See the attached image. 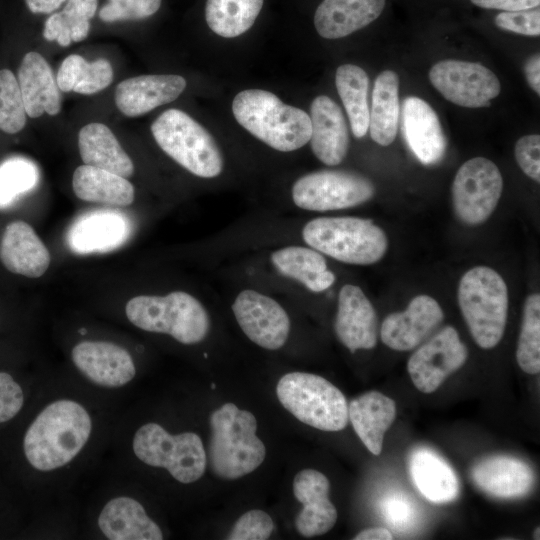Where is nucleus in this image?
Returning <instances> with one entry per match:
<instances>
[{"instance_id": "obj_1", "label": "nucleus", "mask_w": 540, "mask_h": 540, "mask_svg": "<svg viewBox=\"0 0 540 540\" xmlns=\"http://www.w3.org/2000/svg\"><path fill=\"white\" fill-rule=\"evenodd\" d=\"M78 382H46L21 440L26 465L44 493L61 489L104 443L116 425L106 401Z\"/></svg>"}, {"instance_id": "obj_2", "label": "nucleus", "mask_w": 540, "mask_h": 540, "mask_svg": "<svg viewBox=\"0 0 540 540\" xmlns=\"http://www.w3.org/2000/svg\"><path fill=\"white\" fill-rule=\"evenodd\" d=\"M121 452L149 468L163 469L177 482L199 480L206 469L207 456L200 436L192 431L171 433L162 424L148 421L137 426L127 438L119 436Z\"/></svg>"}, {"instance_id": "obj_3", "label": "nucleus", "mask_w": 540, "mask_h": 540, "mask_svg": "<svg viewBox=\"0 0 540 540\" xmlns=\"http://www.w3.org/2000/svg\"><path fill=\"white\" fill-rule=\"evenodd\" d=\"M232 112L241 126L275 150L294 151L310 140V116L283 103L272 92L241 91L232 102Z\"/></svg>"}, {"instance_id": "obj_4", "label": "nucleus", "mask_w": 540, "mask_h": 540, "mask_svg": "<svg viewBox=\"0 0 540 540\" xmlns=\"http://www.w3.org/2000/svg\"><path fill=\"white\" fill-rule=\"evenodd\" d=\"M208 459L212 472L223 479H237L259 467L266 448L257 437L255 416L225 403L210 416Z\"/></svg>"}, {"instance_id": "obj_5", "label": "nucleus", "mask_w": 540, "mask_h": 540, "mask_svg": "<svg viewBox=\"0 0 540 540\" xmlns=\"http://www.w3.org/2000/svg\"><path fill=\"white\" fill-rule=\"evenodd\" d=\"M125 315L136 328L169 335L184 345L203 341L210 328L205 307L184 291H174L165 296H135L127 302Z\"/></svg>"}, {"instance_id": "obj_6", "label": "nucleus", "mask_w": 540, "mask_h": 540, "mask_svg": "<svg viewBox=\"0 0 540 540\" xmlns=\"http://www.w3.org/2000/svg\"><path fill=\"white\" fill-rule=\"evenodd\" d=\"M307 245L335 260L370 265L385 255L388 240L371 220L359 217H318L302 229Z\"/></svg>"}, {"instance_id": "obj_7", "label": "nucleus", "mask_w": 540, "mask_h": 540, "mask_svg": "<svg viewBox=\"0 0 540 540\" xmlns=\"http://www.w3.org/2000/svg\"><path fill=\"white\" fill-rule=\"evenodd\" d=\"M458 303L474 341L483 349L495 347L504 334L508 290L494 269L477 266L460 280Z\"/></svg>"}, {"instance_id": "obj_8", "label": "nucleus", "mask_w": 540, "mask_h": 540, "mask_svg": "<svg viewBox=\"0 0 540 540\" xmlns=\"http://www.w3.org/2000/svg\"><path fill=\"white\" fill-rule=\"evenodd\" d=\"M151 132L159 147L192 174L214 178L222 172L223 157L215 139L184 111H164Z\"/></svg>"}, {"instance_id": "obj_9", "label": "nucleus", "mask_w": 540, "mask_h": 540, "mask_svg": "<svg viewBox=\"0 0 540 540\" xmlns=\"http://www.w3.org/2000/svg\"><path fill=\"white\" fill-rule=\"evenodd\" d=\"M283 407L302 423L322 431H340L348 424L343 393L325 378L305 372L285 374L277 383Z\"/></svg>"}, {"instance_id": "obj_10", "label": "nucleus", "mask_w": 540, "mask_h": 540, "mask_svg": "<svg viewBox=\"0 0 540 540\" xmlns=\"http://www.w3.org/2000/svg\"><path fill=\"white\" fill-rule=\"evenodd\" d=\"M70 360L80 385L103 397L125 392L138 370L131 352L108 340L84 339L74 344Z\"/></svg>"}, {"instance_id": "obj_11", "label": "nucleus", "mask_w": 540, "mask_h": 540, "mask_svg": "<svg viewBox=\"0 0 540 540\" xmlns=\"http://www.w3.org/2000/svg\"><path fill=\"white\" fill-rule=\"evenodd\" d=\"M90 535L105 540H161L164 533L143 502L126 490L110 488L95 502L87 517Z\"/></svg>"}, {"instance_id": "obj_12", "label": "nucleus", "mask_w": 540, "mask_h": 540, "mask_svg": "<svg viewBox=\"0 0 540 540\" xmlns=\"http://www.w3.org/2000/svg\"><path fill=\"white\" fill-rule=\"evenodd\" d=\"M292 200L304 210L325 212L358 206L375 193L366 177L341 170H321L300 177L293 184Z\"/></svg>"}, {"instance_id": "obj_13", "label": "nucleus", "mask_w": 540, "mask_h": 540, "mask_svg": "<svg viewBox=\"0 0 540 540\" xmlns=\"http://www.w3.org/2000/svg\"><path fill=\"white\" fill-rule=\"evenodd\" d=\"M503 190V178L494 162L474 157L458 169L452 184L456 216L474 226L485 222L495 210Z\"/></svg>"}, {"instance_id": "obj_14", "label": "nucleus", "mask_w": 540, "mask_h": 540, "mask_svg": "<svg viewBox=\"0 0 540 540\" xmlns=\"http://www.w3.org/2000/svg\"><path fill=\"white\" fill-rule=\"evenodd\" d=\"M429 80L446 100L467 108L489 106L501 91L497 76L477 62L439 61L431 67Z\"/></svg>"}, {"instance_id": "obj_15", "label": "nucleus", "mask_w": 540, "mask_h": 540, "mask_svg": "<svg viewBox=\"0 0 540 540\" xmlns=\"http://www.w3.org/2000/svg\"><path fill=\"white\" fill-rule=\"evenodd\" d=\"M468 351L452 326H446L409 358L407 370L414 386L432 393L466 361Z\"/></svg>"}, {"instance_id": "obj_16", "label": "nucleus", "mask_w": 540, "mask_h": 540, "mask_svg": "<svg viewBox=\"0 0 540 540\" xmlns=\"http://www.w3.org/2000/svg\"><path fill=\"white\" fill-rule=\"evenodd\" d=\"M232 311L244 334L256 345L277 350L286 343L290 332L289 316L270 296L245 289L236 296Z\"/></svg>"}, {"instance_id": "obj_17", "label": "nucleus", "mask_w": 540, "mask_h": 540, "mask_svg": "<svg viewBox=\"0 0 540 540\" xmlns=\"http://www.w3.org/2000/svg\"><path fill=\"white\" fill-rule=\"evenodd\" d=\"M438 302L428 295L414 297L403 312L389 314L380 329L382 342L396 351L417 347L443 320Z\"/></svg>"}, {"instance_id": "obj_18", "label": "nucleus", "mask_w": 540, "mask_h": 540, "mask_svg": "<svg viewBox=\"0 0 540 540\" xmlns=\"http://www.w3.org/2000/svg\"><path fill=\"white\" fill-rule=\"evenodd\" d=\"M334 330L339 341L351 352L376 346L377 315L360 287L346 284L340 289Z\"/></svg>"}, {"instance_id": "obj_19", "label": "nucleus", "mask_w": 540, "mask_h": 540, "mask_svg": "<svg viewBox=\"0 0 540 540\" xmlns=\"http://www.w3.org/2000/svg\"><path fill=\"white\" fill-rule=\"evenodd\" d=\"M329 489V480L320 471L304 469L294 477L293 494L303 506L295 526L302 536L323 535L335 525L337 510L329 499Z\"/></svg>"}, {"instance_id": "obj_20", "label": "nucleus", "mask_w": 540, "mask_h": 540, "mask_svg": "<svg viewBox=\"0 0 540 540\" xmlns=\"http://www.w3.org/2000/svg\"><path fill=\"white\" fill-rule=\"evenodd\" d=\"M131 225L120 212L98 210L83 214L70 226L67 244L77 254L105 253L122 246Z\"/></svg>"}, {"instance_id": "obj_21", "label": "nucleus", "mask_w": 540, "mask_h": 540, "mask_svg": "<svg viewBox=\"0 0 540 540\" xmlns=\"http://www.w3.org/2000/svg\"><path fill=\"white\" fill-rule=\"evenodd\" d=\"M180 75H141L121 81L115 89V103L128 117L143 115L177 99L186 88Z\"/></svg>"}, {"instance_id": "obj_22", "label": "nucleus", "mask_w": 540, "mask_h": 540, "mask_svg": "<svg viewBox=\"0 0 540 540\" xmlns=\"http://www.w3.org/2000/svg\"><path fill=\"white\" fill-rule=\"evenodd\" d=\"M310 143L314 155L324 164H340L349 147L347 124L341 108L325 95L316 97L310 109Z\"/></svg>"}, {"instance_id": "obj_23", "label": "nucleus", "mask_w": 540, "mask_h": 540, "mask_svg": "<svg viewBox=\"0 0 540 540\" xmlns=\"http://www.w3.org/2000/svg\"><path fill=\"white\" fill-rule=\"evenodd\" d=\"M402 115L404 135L415 156L426 165L438 163L447 141L434 109L425 100L412 96L404 100Z\"/></svg>"}, {"instance_id": "obj_24", "label": "nucleus", "mask_w": 540, "mask_h": 540, "mask_svg": "<svg viewBox=\"0 0 540 540\" xmlns=\"http://www.w3.org/2000/svg\"><path fill=\"white\" fill-rule=\"evenodd\" d=\"M0 260L4 267L14 274L38 278L47 271L51 256L28 223L14 221L5 227L2 234Z\"/></svg>"}, {"instance_id": "obj_25", "label": "nucleus", "mask_w": 540, "mask_h": 540, "mask_svg": "<svg viewBox=\"0 0 540 540\" xmlns=\"http://www.w3.org/2000/svg\"><path fill=\"white\" fill-rule=\"evenodd\" d=\"M27 116H50L61 110V97L51 67L38 52L24 55L17 78Z\"/></svg>"}, {"instance_id": "obj_26", "label": "nucleus", "mask_w": 540, "mask_h": 540, "mask_svg": "<svg viewBox=\"0 0 540 540\" xmlns=\"http://www.w3.org/2000/svg\"><path fill=\"white\" fill-rule=\"evenodd\" d=\"M471 477L482 491L498 498L521 497L531 490L535 481L529 465L509 456L481 460L472 468Z\"/></svg>"}, {"instance_id": "obj_27", "label": "nucleus", "mask_w": 540, "mask_h": 540, "mask_svg": "<svg viewBox=\"0 0 540 540\" xmlns=\"http://www.w3.org/2000/svg\"><path fill=\"white\" fill-rule=\"evenodd\" d=\"M386 0H323L314 15L318 34L338 39L364 28L376 20Z\"/></svg>"}, {"instance_id": "obj_28", "label": "nucleus", "mask_w": 540, "mask_h": 540, "mask_svg": "<svg viewBox=\"0 0 540 540\" xmlns=\"http://www.w3.org/2000/svg\"><path fill=\"white\" fill-rule=\"evenodd\" d=\"M395 417L394 400L378 391L366 392L348 405V419L360 440L374 455L381 453L385 432Z\"/></svg>"}, {"instance_id": "obj_29", "label": "nucleus", "mask_w": 540, "mask_h": 540, "mask_svg": "<svg viewBox=\"0 0 540 540\" xmlns=\"http://www.w3.org/2000/svg\"><path fill=\"white\" fill-rule=\"evenodd\" d=\"M409 471L415 486L429 501L442 504L457 498L458 478L450 465L434 451L415 450L409 458Z\"/></svg>"}, {"instance_id": "obj_30", "label": "nucleus", "mask_w": 540, "mask_h": 540, "mask_svg": "<svg viewBox=\"0 0 540 540\" xmlns=\"http://www.w3.org/2000/svg\"><path fill=\"white\" fill-rule=\"evenodd\" d=\"M78 148L85 165L128 178L134 164L113 132L102 123H89L78 134Z\"/></svg>"}, {"instance_id": "obj_31", "label": "nucleus", "mask_w": 540, "mask_h": 540, "mask_svg": "<svg viewBox=\"0 0 540 540\" xmlns=\"http://www.w3.org/2000/svg\"><path fill=\"white\" fill-rule=\"evenodd\" d=\"M271 262L283 276L294 279L312 292L328 289L336 280L326 259L311 247L287 246L271 254Z\"/></svg>"}, {"instance_id": "obj_32", "label": "nucleus", "mask_w": 540, "mask_h": 540, "mask_svg": "<svg viewBox=\"0 0 540 540\" xmlns=\"http://www.w3.org/2000/svg\"><path fill=\"white\" fill-rule=\"evenodd\" d=\"M72 187L87 202L123 207L134 201V187L125 177L85 164L75 169Z\"/></svg>"}, {"instance_id": "obj_33", "label": "nucleus", "mask_w": 540, "mask_h": 540, "mask_svg": "<svg viewBox=\"0 0 540 540\" xmlns=\"http://www.w3.org/2000/svg\"><path fill=\"white\" fill-rule=\"evenodd\" d=\"M399 78L392 70L382 71L376 78L369 110V130L374 142L388 146L398 132Z\"/></svg>"}, {"instance_id": "obj_34", "label": "nucleus", "mask_w": 540, "mask_h": 540, "mask_svg": "<svg viewBox=\"0 0 540 540\" xmlns=\"http://www.w3.org/2000/svg\"><path fill=\"white\" fill-rule=\"evenodd\" d=\"M335 85L347 112L355 137L365 136L369 128V78L359 66L344 64L338 67Z\"/></svg>"}, {"instance_id": "obj_35", "label": "nucleus", "mask_w": 540, "mask_h": 540, "mask_svg": "<svg viewBox=\"0 0 540 540\" xmlns=\"http://www.w3.org/2000/svg\"><path fill=\"white\" fill-rule=\"evenodd\" d=\"M113 80V69L104 58L87 62L82 56L72 54L60 65L56 82L63 92L90 95L108 87Z\"/></svg>"}, {"instance_id": "obj_36", "label": "nucleus", "mask_w": 540, "mask_h": 540, "mask_svg": "<svg viewBox=\"0 0 540 540\" xmlns=\"http://www.w3.org/2000/svg\"><path fill=\"white\" fill-rule=\"evenodd\" d=\"M262 6L263 0H207L205 18L214 33L233 38L251 28Z\"/></svg>"}, {"instance_id": "obj_37", "label": "nucleus", "mask_w": 540, "mask_h": 540, "mask_svg": "<svg viewBox=\"0 0 540 540\" xmlns=\"http://www.w3.org/2000/svg\"><path fill=\"white\" fill-rule=\"evenodd\" d=\"M98 0H68L61 12H55L45 22L43 36L67 47L71 42L84 40L90 30Z\"/></svg>"}, {"instance_id": "obj_38", "label": "nucleus", "mask_w": 540, "mask_h": 540, "mask_svg": "<svg viewBox=\"0 0 540 540\" xmlns=\"http://www.w3.org/2000/svg\"><path fill=\"white\" fill-rule=\"evenodd\" d=\"M516 359L519 367L528 374L540 371V295H529L524 303L521 331Z\"/></svg>"}, {"instance_id": "obj_39", "label": "nucleus", "mask_w": 540, "mask_h": 540, "mask_svg": "<svg viewBox=\"0 0 540 540\" xmlns=\"http://www.w3.org/2000/svg\"><path fill=\"white\" fill-rule=\"evenodd\" d=\"M39 171L31 160L12 157L0 164V209L8 207L38 183Z\"/></svg>"}, {"instance_id": "obj_40", "label": "nucleus", "mask_w": 540, "mask_h": 540, "mask_svg": "<svg viewBox=\"0 0 540 540\" xmlns=\"http://www.w3.org/2000/svg\"><path fill=\"white\" fill-rule=\"evenodd\" d=\"M26 116L17 78L8 69L0 70V130L8 134L20 132Z\"/></svg>"}, {"instance_id": "obj_41", "label": "nucleus", "mask_w": 540, "mask_h": 540, "mask_svg": "<svg viewBox=\"0 0 540 540\" xmlns=\"http://www.w3.org/2000/svg\"><path fill=\"white\" fill-rule=\"evenodd\" d=\"M162 0H108L99 11L104 22L138 20L155 14Z\"/></svg>"}, {"instance_id": "obj_42", "label": "nucleus", "mask_w": 540, "mask_h": 540, "mask_svg": "<svg viewBox=\"0 0 540 540\" xmlns=\"http://www.w3.org/2000/svg\"><path fill=\"white\" fill-rule=\"evenodd\" d=\"M28 392L11 373L0 371V424L13 420L23 410Z\"/></svg>"}, {"instance_id": "obj_43", "label": "nucleus", "mask_w": 540, "mask_h": 540, "mask_svg": "<svg viewBox=\"0 0 540 540\" xmlns=\"http://www.w3.org/2000/svg\"><path fill=\"white\" fill-rule=\"evenodd\" d=\"M274 529L272 518L262 510L245 512L227 536L230 540H265Z\"/></svg>"}, {"instance_id": "obj_44", "label": "nucleus", "mask_w": 540, "mask_h": 540, "mask_svg": "<svg viewBox=\"0 0 540 540\" xmlns=\"http://www.w3.org/2000/svg\"><path fill=\"white\" fill-rule=\"evenodd\" d=\"M495 24L503 30L526 36H539L540 10L528 9L501 12L495 17Z\"/></svg>"}, {"instance_id": "obj_45", "label": "nucleus", "mask_w": 540, "mask_h": 540, "mask_svg": "<svg viewBox=\"0 0 540 540\" xmlns=\"http://www.w3.org/2000/svg\"><path fill=\"white\" fill-rule=\"evenodd\" d=\"M515 158L522 171L531 179L540 181V136L530 134L515 144Z\"/></svg>"}, {"instance_id": "obj_46", "label": "nucleus", "mask_w": 540, "mask_h": 540, "mask_svg": "<svg viewBox=\"0 0 540 540\" xmlns=\"http://www.w3.org/2000/svg\"><path fill=\"white\" fill-rule=\"evenodd\" d=\"M383 516L396 527L408 525L414 515L410 503L401 495H390L381 505Z\"/></svg>"}, {"instance_id": "obj_47", "label": "nucleus", "mask_w": 540, "mask_h": 540, "mask_svg": "<svg viewBox=\"0 0 540 540\" xmlns=\"http://www.w3.org/2000/svg\"><path fill=\"white\" fill-rule=\"evenodd\" d=\"M474 5L485 9L521 11L538 7L540 0H470Z\"/></svg>"}, {"instance_id": "obj_48", "label": "nucleus", "mask_w": 540, "mask_h": 540, "mask_svg": "<svg viewBox=\"0 0 540 540\" xmlns=\"http://www.w3.org/2000/svg\"><path fill=\"white\" fill-rule=\"evenodd\" d=\"M524 73L529 86L537 95H540V56L538 53L526 60Z\"/></svg>"}, {"instance_id": "obj_49", "label": "nucleus", "mask_w": 540, "mask_h": 540, "mask_svg": "<svg viewBox=\"0 0 540 540\" xmlns=\"http://www.w3.org/2000/svg\"><path fill=\"white\" fill-rule=\"evenodd\" d=\"M29 10L34 14H47L55 11L66 0H25Z\"/></svg>"}, {"instance_id": "obj_50", "label": "nucleus", "mask_w": 540, "mask_h": 540, "mask_svg": "<svg viewBox=\"0 0 540 540\" xmlns=\"http://www.w3.org/2000/svg\"><path fill=\"white\" fill-rule=\"evenodd\" d=\"M355 540H391L393 539L392 533L382 527L368 528L359 532L355 537Z\"/></svg>"}, {"instance_id": "obj_51", "label": "nucleus", "mask_w": 540, "mask_h": 540, "mask_svg": "<svg viewBox=\"0 0 540 540\" xmlns=\"http://www.w3.org/2000/svg\"><path fill=\"white\" fill-rule=\"evenodd\" d=\"M539 531H540V528L537 527L535 530H534V539H539Z\"/></svg>"}]
</instances>
